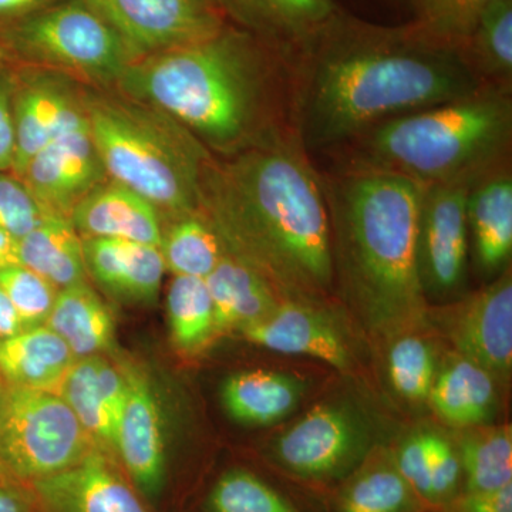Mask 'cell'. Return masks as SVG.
Segmentation results:
<instances>
[{"mask_svg":"<svg viewBox=\"0 0 512 512\" xmlns=\"http://www.w3.org/2000/svg\"><path fill=\"white\" fill-rule=\"evenodd\" d=\"M288 59L292 127L311 156L336 153L384 121L487 86L460 49L413 22L379 25L342 9Z\"/></svg>","mask_w":512,"mask_h":512,"instance_id":"1","label":"cell"},{"mask_svg":"<svg viewBox=\"0 0 512 512\" xmlns=\"http://www.w3.org/2000/svg\"><path fill=\"white\" fill-rule=\"evenodd\" d=\"M295 131L212 156L200 211L229 254L285 299L322 303L333 289L332 235L322 174Z\"/></svg>","mask_w":512,"mask_h":512,"instance_id":"2","label":"cell"},{"mask_svg":"<svg viewBox=\"0 0 512 512\" xmlns=\"http://www.w3.org/2000/svg\"><path fill=\"white\" fill-rule=\"evenodd\" d=\"M113 89L173 117L212 156L293 131L288 56L231 22L198 42L134 60Z\"/></svg>","mask_w":512,"mask_h":512,"instance_id":"3","label":"cell"},{"mask_svg":"<svg viewBox=\"0 0 512 512\" xmlns=\"http://www.w3.org/2000/svg\"><path fill=\"white\" fill-rule=\"evenodd\" d=\"M332 235L333 282L369 333L392 340L429 316L417 262L423 184L400 175H322Z\"/></svg>","mask_w":512,"mask_h":512,"instance_id":"4","label":"cell"},{"mask_svg":"<svg viewBox=\"0 0 512 512\" xmlns=\"http://www.w3.org/2000/svg\"><path fill=\"white\" fill-rule=\"evenodd\" d=\"M512 90L478 92L384 121L335 154L339 170L379 171L420 184L481 177L510 161Z\"/></svg>","mask_w":512,"mask_h":512,"instance_id":"5","label":"cell"},{"mask_svg":"<svg viewBox=\"0 0 512 512\" xmlns=\"http://www.w3.org/2000/svg\"><path fill=\"white\" fill-rule=\"evenodd\" d=\"M83 107L110 180L150 201L165 222L200 211L212 154L187 128L113 87L83 86Z\"/></svg>","mask_w":512,"mask_h":512,"instance_id":"6","label":"cell"},{"mask_svg":"<svg viewBox=\"0 0 512 512\" xmlns=\"http://www.w3.org/2000/svg\"><path fill=\"white\" fill-rule=\"evenodd\" d=\"M0 57L103 89L114 87L137 60L123 37L86 0H62L0 26Z\"/></svg>","mask_w":512,"mask_h":512,"instance_id":"7","label":"cell"},{"mask_svg":"<svg viewBox=\"0 0 512 512\" xmlns=\"http://www.w3.org/2000/svg\"><path fill=\"white\" fill-rule=\"evenodd\" d=\"M96 444L62 396L5 384L0 397V467L26 483L79 463Z\"/></svg>","mask_w":512,"mask_h":512,"instance_id":"8","label":"cell"},{"mask_svg":"<svg viewBox=\"0 0 512 512\" xmlns=\"http://www.w3.org/2000/svg\"><path fill=\"white\" fill-rule=\"evenodd\" d=\"M481 177L421 187L417 262L426 298L450 295L464 284L470 252L467 200Z\"/></svg>","mask_w":512,"mask_h":512,"instance_id":"9","label":"cell"},{"mask_svg":"<svg viewBox=\"0 0 512 512\" xmlns=\"http://www.w3.org/2000/svg\"><path fill=\"white\" fill-rule=\"evenodd\" d=\"M370 448V429L353 407H315L275 441L274 457L293 474L328 478L346 473Z\"/></svg>","mask_w":512,"mask_h":512,"instance_id":"10","label":"cell"},{"mask_svg":"<svg viewBox=\"0 0 512 512\" xmlns=\"http://www.w3.org/2000/svg\"><path fill=\"white\" fill-rule=\"evenodd\" d=\"M136 59L198 42L228 23L214 0H86Z\"/></svg>","mask_w":512,"mask_h":512,"instance_id":"11","label":"cell"},{"mask_svg":"<svg viewBox=\"0 0 512 512\" xmlns=\"http://www.w3.org/2000/svg\"><path fill=\"white\" fill-rule=\"evenodd\" d=\"M18 178L45 210L70 218L89 192L109 180L86 113L33 156Z\"/></svg>","mask_w":512,"mask_h":512,"instance_id":"12","label":"cell"},{"mask_svg":"<svg viewBox=\"0 0 512 512\" xmlns=\"http://www.w3.org/2000/svg\"><path fill=\"white\" fill-rule=\"evenodd\" d=\"M13 66L16 153L12 174L19 177L32 157L83 113V84L55 70Z\"/></svg>","mask_w":512,"mask_h":512,"instance_id":"13","label":"cell"},{"mask_svg":"<svg viewBox=\"0 0 512 512\" xmlns=\"http://www.w3.org/2000/svg\"><path fill=\"white\" fill-rule=\"evenodd\" d=\"M127 383L117 426L116 460L144 500L160 497L167 476V441L156 392L140 367L119 365Z\"/></svg>","mask_w":512,"mask_h":512,"instance_id":"14","label":"cell"},{"mask_svg":"<svg viewBox=\"0 0 512 512\" xmlns=\"http://www.w3.org/2000/svg\"><path fill=\"white\" fill-rule=\"evenodd\" d=\"M447 318V335L458 355L507 383L512 370L511 268L454 305Z\"/></svg>","mask_w":512,"mask_h":512,"instance_id":"15","label":"cell"},{"mask_svg":"<svg viewBox=\"0 0 512 512\" xmlns=\"http://www.w3.org/2000/svg\"><path fill=\"white\" fill-rule=\"evenodd\" d=\"M30 485L40 512H151L119 463L99 447Z\"/></svg>","mask_w":512,"mask_h":512,"instance_id":"16","label":"cell"},{"mask_svg":"<svg viewBox=\"0 0 512 512\" xmlns=\"http://www.w3.org/2000/svg\"><path fill=\"white\" fill-rule=\"evenodd\" d=\"M316 305L284 299L274 312L242 330L241 335L272 352L313 357L346 372L352 367L348 343Z\"/></svg>","mask_w":512,"mask_h":512,"instance_id":"17","label":"cell"},{"mask_svg":"<svg viewBox=\"0 0 512 512\" xmlns=\"http://www.w3.org/2000/svg\"><path fill=\"white\" fill-rule=\"evenodd\" d=\"M83 239L104 238L160 247L163 217L136 191L106 180L86 195L70 214Z\"/></svg>","mask_w":512,"mask_h":512,"instance_id":"18","label":"cell"},{"mask_svg":"<svg viewBox=\"0 0 512 512\" xmlns=\"http://www.w3.org/2000/svg\"><path fill=\"white\" fill-rule=\"evenodd\" d=\"M87 275L121 301L154 303L165 265L160 248L120 239H83Z\"/></svg>","mask_w":512,"mask_h":512,"instance_id":"19","label":"cell"},{"mask_svg":"<svg viewBox=\"0 0 512 512\" xmlns=\"http://www.w3.org/2000/svg\"><path fill=\"white\" fill-rule=\"evenodd\" d=\"M470 249L488 275L510 268L512 254V173L510 161L488 171L471 188L467 200Z\"/></svg>","mask_w":512,"mask_h":512,"instance_id":"20","label":"cell"},{"mask_svg":"<svg viewBox=\"0 0 512 512\" xmlns=\"http://www.w3.org/2000/svg\"><path fill=\"white\" fill-rule=\"evenodd\" d=\"M228 22L286 56L301 46L340 8L335 0H214Z\"/></svg>","mask_w":512,"mask_h":512,"instance_id":"21","label":"cell"},{"mask_svg":"<svg viewBox=\"0 0 512 512\" xmlns=\"http://www.w3.org/2000/svg\"><path fill=\"white\" fill-rule=\"evenodd\" d=\"M205 282L214 309L215 340L241 333L274 312L285 299L264 276L229 252Z\"/></svg>","mask_w":512,"mask_h":512,"instance_id":"22","label":"cell"},{"mask_svg":"<svg viewBox=\"0 0 512 512\" xmlns=\"http://www.w3.org/2000/svg\"><path fill=\"white\" fill-rule=\"evenodd\" d=\"M74 357L46 325L0 340V379L8 386L57 392Z\"/></svg>","mask_w":512,"mask_h":512,"instance_id":"23","label":"cell"},{"mask_svg":"<svg viewBox=\"0 0 512 512\" xmlns=\"http://www.w3.org/2000/svg\"><path fill=\"white\" fill-rule=\"evenodd\" d=\"M497 380L466 357H451L437 372L429 394L434 413L451 426L471 429L493 419Z\"/></svg>","mask_w":512,"mask_h":512,"instance_id":"24","label":"cell"},{"mask_svg":"<svg viewBox=\"0 0 512 512\" xmlns=\"http://www.w3.org/2000/svg\"><path fill=\"white\" fill-rule=\"evenodd\" d=\"M306 387L288 373L247 370L235 373L222 383L221 402L237 423L269 426L285 419L301 402Z\"/></svg>","mask_w":512,"mask_h":512,"instance_id":"25","label":"cell"},{"mask_svg":"<svg viewBox=\"0 0 512 512\" xmlns=\"http://www.w3.org/2000/svg\"><path fill=\"white\" fill-rule=\"evenodd\" d=\"M16 262L43 276L57 289L87 282L83 238L70 218L47 212L28 234L18 239Z\"/></svg>","mask_w":512,"mask_h":512,"instance_id":"26","label":"cell"},{"mask_svg":"<svg viewBox=\"0 0 512 512\" xmlns=\"http://www.w3.org/2000/svg\"><path fill=\"white\" fill-rule=\"evenodd\" d=\"M45 325L76 359L104 356L114 345L116 323L103 299L87 282L60 289Z\"/></svg>","mask_w":512,"mask_h":512,"instance_id":"27","label":"cell"},{"mask_svg":"<svg viewBox=\"0 0 512 512\" xmlns=\"http://www.w3.org/2000/svg\"><path fill=\"white\" fill-rule=\"evenodd\" d=\"M485 84L512 90V0H495L460 47Z\"/></svg>","mask_w":512,"mask_h":512,"instance_id":"28","label":"cell"},{"mask_svg":"<svg viewBox=\"0 0 512 512\" xmlns=\"http://www.w3.org/2000/svg\"><path fill=\"white\" fill-rule=\"evenodd\" d=\"M160 252L174 276L207 278L227 254L220 235L201 211L168 221Z\"/></svg>","mask_w":512,"mask_h":512,"instance_id":"29","label":"cell"},{"mask_svg":"<svg viewBox=\"0 0 512 512\" xmlns=\"http://www.w3.org/2000/svg\"><path fill=\"white\" fill-rule=\"evenodd\" d=\"M171 342L184 355H198L215 342L214 309L207 282L174 276L167 291Z\"/></svg>","mask_w":512,"mask_h":512,"instance_id":"30","label":"cell"},{"mask_svg":"<svg viewBox=\"0 0 512 512\" xmlns=\"http://www.w3.org/2000/svg\"><path fill=\"white\" fill-rule=\"evenodd\" d=\"M97 359L99 356L74 360L57 393L72 409L94 444L116 460L117 427L101 392Z\"/></svg>","mask_w":512,"mask_h":512,"instance_id":"31","label":"cell"},{"mask_svg":"<svg viewBox=\"0 0 512 512\" xmlns=\"http://www.w3.org/2000/svg\"><path fill=\"white\" fill-rule=\"evenodd\" d=\"M460 444L468 493H484L512 484V431L504 426L474 427Z\"/></svg>","mask_w":512,"mask_h":512,"instance_id":"32","label":"cell"},{"mask_svg":"<svg viewBox=\"0 0 512 512\" xmlns=\"http://www.w3.org/2000/svg\"><path fill=\"white\" fill-rule=\"evenodd\" d=\"M392 342L387 369L393 389L409 402H426L437 375L433 348L416 333H407Z\"/></svg>","mask_w":512,"mask_h":512,"instance_id":"33","label":"cell"},{"mask_svg":"<svg viewBox=\"0 0 512 512\" xmlns=\"http://www.w3.org/2000/svg\"><path fill=\"white\" fill-rule=\"evenodd\" d=\"M495 0H412V22L433 39L460 49Z\"/></svg>","mask_w":512,"mask_h":512,"instance_id":"34","label":"cell"},{"mask_svg":"<svg viewBox=\"0 0 512 512\" xmlns=\"http://www.w3.org/2000/svg\"><path fill=\"white\" fill-rule=\"evenodd\" d=\"M208 512H298L261 478L245 470H231L212 487Z\"/></svg>","mask_w":512,"mask_h":512,"instance_id":"35","label":"cell"},{"mask_svg":"<svg viewBox=\"0 0 512 512\" xmlns=\"http://www.w3.org/2000/svg\"><path fill=\"white\" fill-rule=\"evenodd\" d=\"M412 493L396 467L373 468L350 485L342 512H406Z\"/></svg>","mask_w":512,"mask_h":512,"instance_id":"36","label":"cell"},{"mask_svg":"<svg viewBox=\"0 0 512 512\" xmlns=\"http://www.w3.org/2000/svg\"><path fill=\"white\" fill-rule=\"evenodd\" d=\"M0 286L18 312L25 329L45 325L59 293L56 286L20 264L0 268Z\"/></svg>","mask_w":512,"mask_h":512,"instance_id":"37","label":"cell"},{"mask_svg":"<svg viewBox=\"0 0 512 512\" xmlns=\"http://www.w3.org/2000/svg\"><path fill=\"white\" fill-rule=\"evenodd\" d=\"M20 178L0 171V229L22 238L47 214Z\"/></svg>","mask_w":512,"mask_h":512,"instance_id":"38","label":"cell"},{"mask_svg":"<svg viewBox=\"0 0 512 512\" xmlns=\"http://www.w3.org/2000/svg\"><path fill=\"white\" fill-rule=\"evenodd\" d=\"M430 433L417 431L397 451L396 468L413 493L430 501Z\"/></svg>","mask_w":512,"mask_h":512,"instance_id":"39","label":"cell"},{"mask_svg":"<svg viewBox=\"0 0 512 512\" xmlns=\"http://www.w3.org/2000/svg\"><path fill=\"white\" fill-rule=\"evenodd\" d=\"M461 470L456 448L446 437L430 433V501L440 503L456 493Z\"/></svg>","mask_w":512,"mask_h":512,"instance_id":"40","label":"cell"},{"mask_svg":"<svg viewBox=\"0 0 512 512\" xmlns=\"http://www.w3.org/2000/svg\"><path fill=\"white\" fill-rule=\"evenodd\" d=\"M13 89H15V66L0 62V171L2 173H12L13 163H15Z\"/></svg>","mask_w":512,"mask_h":512,"instance_id":"41","label":"cell"},{"mask_svg":"<svg viewBox=\"0 0 512 512\" xmlns=\"http://www.w3.org/2000/svg\"><path fill=\"white\" fill-rule=\"evenodd\" d=\"M0 512H40L32 485L0 467Z\"/></svg>","mask_w":512,"mask_h":512,"instance_id":"42","label":"cell"},{"mask_svg":"<svg viewBox=\"0 0 512 512\" xmlns=\"http://www.w3.org/2000/svg\"><path fill=\"white\" fill-rule=\"evenodd\" d=\"M458 512H512V484L484 493H468Z\"/></svg>","mask_w":512,"mask_h":512,"instance_id":"43","label":"cell"},{"mask_svg":"<svg viewBox=\"0 0 512 512\" xmlns=\"http://www.w3.org/2000/svg\"><path fill=\"white\" fill-rule=\"evenodd\" d=\"M62 0H0V26L32 15Z\"/></svg>","mask_w":512,"mask_h":512,"instance_id":"44","label":"cell"},{"mask_svg":"<svg viewBox=\"0 0 512 512\" xmlns=\"http://www.w3.org/2000/svg\"><path fill=\"white\" fill-rule=\"evenodd\" d=\"M22 330H25V326L9 301L8 295L0 286V340L10 338Z\"/></svg>","mask_w":512,"mask_h":512,"instance_id":"45","label":"cell"},{"mask_svg":"<svg viewBox=\"0 0 512 512\" xmlns=\"http://www.w3.org/2000/svg\"><path fill=\"white\" fill-rule=\"evenodd\" d=\"M16 245H18V238L12 237L8 232L0 229V268L18 264L16 262Z\"/></svg>","mask_w":512,"mask_h":512,"instance_id":"46","label":"cell"},{"mask_svg":"<svg viewBox=\"0 0 512 512\" xmlns=\"http://www.w3.org/2000/svg\"><path fill=\"white\" fill-rule=\"evenodd\" d=\"M3 387H5V383H3L2 379H0V397H2Z\"/></svg>","mask_w":512,"mask_h":512,"instance_id":"47","label":"cell"},{"mask_svg":"<svg viewBox=\"0 0 512 512\" xmlns=\"http://www.w3.org/2000/svg\"><path fill=\"white\" fill-rule=\"evenodd\" d=\"M406 2H410V3H412V0H406Z\"/></svg>","mask_w":512,"mask_h":512,"instance_id":"48","label":"cell"},{"mask_svg":"<svg viewBox=\"0 0 512 512\" xmlns=\"http://www.w3.org/2000/svg\"><path fill=\"white\" fill-rule=\"evenodd\" d=\"M0 62H3L2 57H0Z\"/></svg>","mask_w":512,"mask_h":512,"instance_id":"49","label":"cell"}]
</instances>
